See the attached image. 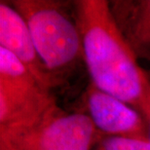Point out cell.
Returning a JSON list of instances; mask_svg holds the SVG:
<instances>
[{"label": "cell", "mask_w": 150, "mask_h": 150, "mask_svg": "<svg viewBox=\"0 0 150 150\" xmlns=\"http://www.w3.org/2000/svg\"><path fill=\"white\" fill-rule=\"evenodd\" d=\"M73 9L91 83L131 105L150 126V78L120 33L109 1L77 0Z\"/></svg>", "instance_id": "obj_1"}, {"label": "cell", "mask_w": 150, "mask_h": 150, "mask_svg": "<svg viewBox=\"0 0 150 150\" xmlns=\"http://www.w3.org/2000/svg\"><path fill=\"white\" fill-rule=\"evenodd\" d=\"M22 15L38 55L59 84L83 59L82 37L68 2L55 0H12Z\"/></svg>", "instance_id": "obj_2"}, {"label": "cell", "mask_w": 150, "mask_h": 150, "mask_svg": "<svg viewBox=\"0 0 150 150\" xmlns=\"http://www.w3.org/2000/svg\"><path fill=\"white\" fill-rule=\"evenodd\" d=\"M103 137L86 113L55 103L28 124L0 129V150H94Z\"/></svg>", "instance_id": "obj_3"}, {"label": "cell", "mask_w": 150, "mask_h": 150, "mask_svg": "<svg viewBox=\"0 0 150 150\" xmlns=\"http://www.w3.org/2000/svg\"><path fill=\"white\" fill-rule=\"evenodd\" d=\"M55 103L52 91L0 47V129L28 124Z\"/></svg>", "instance_id": "obj_4"}, {"label": "cell", "mask_w": 150, "mask_h": 150, "mask_svg": "<svg viewBox=\"0 0 150 150\" xmlns=\"http://www.w3.org/2000/svg\"><path fill=\"white\" fill-rule=\"evenodd\" d=\"M85 112L103 137L150 140L145 119L121 100L90 83L83 95Z\"/></svg>", "instance_id": "obj_5"}, {"label": "cell", "mask_w": 150, "mask_h": 150, "mask_svg": "<svg viewBox=\"0 0 150 150\" xmlns=\"http://www.w3.org/2000/svg\"><path fill=\"white\" fill-rule=\"evenodd\" d=\"M0 47L14 55L45 88L61 85L38 55L25 19L9 1H0Z\"/></svg>", "instance_id": "obj_6"}, {"label": "cell", "mask_w": 150, "mask_h": 150, "mask_svg": "<svg viewBox=\"0 0 150 150\" xmlns=\"http://www.w3.org/2000/svg\"><path fill=\"white\" fill-rule=\"evenodd\" d=\"M120 33L137 57L150 59V0L109 1Z\"/></svg>", "instance_id": "obj_7"}, {"label": "cell", "mask_w": 150, "mask_h": 150, "mask_svg": "<svg viewBox=\"0 0 150 150\" xmlns=\"http://www.w3.org/2000/svg\"><path fill=\"white\" fill-rule=\"evenodd\" d=\"M94 150H150V140L103 137Z\"/></svg>", "instance_id": "obj_8"}, {"label": "cell", "mask_w": 150, "mask_h": 150, "mask_svg": "<svg viewBox=\"0 0 150 150\" xmlns=\"http://www.w3.org/2000/svg\"><path fill=\"white\" fill-rule=\"evenodd\" d=\"M149 139H150V126H149Z\"/></svg>", "instance_id": "obj_9"}]
</instances>
